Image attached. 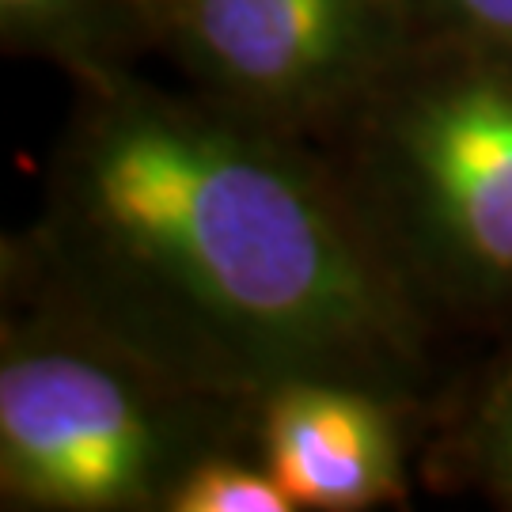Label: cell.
Returning a JSON list of instances; mask_svg holds the SVG:
<instances>
[{
  "mask_svg": "<svg viewBox=\"0 0 512 512\" xmlns=\"http://www.w3.org/2000/svg\"><path fill=\"white\" fill-rule=\"evenodd\" d=\"M23 243L122 342L239 410L293 384L418 414L444 395V323L319 141L194 88H76Z\"/></svg>",
  "mask_w": 512,
  "mask_h": 512,
  "instance_id": "obj_1",
  "label": "cell"
},
{
  "mask_svg": "<svg viewBox=\"0 0 512 512\" xmlns=\"http://www.w3.org/2000/svg\"><path fill=\"white\" fill-rule=\"evenodd\" d=\"M0 505L167 512L217 452L255 448V418L186 387L46 274L23 236L0 255Z\"/></svg>",
  "mask_w": 512,
  "mask_h": 512,
  "instance_id": "obj_2",
  "label": "cell"
},
{
  "mask_svg": "<svg viewBox=\"0 0 512 512\" xmlns=\"http://www.w3.org/2000/svg\"><path fill=\"white\" fill-rule=\"evenodd\" d=\"M315 141L444 327H509L512 50L414 38Z\"/></svg>",
  "mask_w": 512,
  "mask_h": 512,
  "instance_id": "obj_3",
  "label": "cell"
},
{
  "mask_svg": "<svg viewBox=\"0 0 512 512\" xmlns=\"http://www.w3.org/2000/svg\"><path fill=\"white\" fill-rule=\"evenodd\" d=\"M194 92L319 137L410 42L403 0H148Z\"/></svg>",
  "mask_w": 512,
  "mask_h": 512,
  "instance_id": "obj_4",
  "label": "cell"
},
{
  "mask_svg": "<svg viewBox=\"0 0 512 512\" xmlns=\"http://www.w3.org/2000/svg\"><path fill=\"white\" fill-rule=\"evenodd\" d=\"M418 410L353 384H293L258 406V459L296 512H361L410 501Z\"/></svg>",
  "mask_w": 512,
  "mask_h": 512,
  "instance_id": "obj_5",
  "label": "cell"
},
{
  "mask_svg": "<svg viewBox=\"0 0 512 512\" xmlns=\"http://www.w3.org/2000/svg\"><path fill=\"white\" fill-rule=\"evenodd\" d=\"M4 54L50 61L95 88L133 73V61L156 50L148 0H0Z\"/></svg>",
  "mask_w": 512,
  "mask_h": 512,
  "instance_id": "obj_6",
  "label": "cell"
},
{
  "mask_svg": "<svg viewBox=\"0 0 512 512\" xmlns=\"http://www.w3.org/2000/svg\"><path fill=\"white\" fill-rule=\"evenodd\" d=\"M425 478L512 509V349L433 403Z\"/></svg>",
  "mask_w": 512,
  "mask_h": 512,
  "instance_id": "obj_7",
  "label": "cell"
},
{
  "mask_svg": "<svg viewBox=\"0 0 512 512\" xmlns=\"http://www.w3.org/2000/svg\"><path fill=\"white\" fill-rule=\"evenodd\" d=\"M167 512H296L255 448H232L198 463L175 490Z\"/></svg>",
  "mask_w": 512,
  "mask_h": 512,
  "instance_id": "obj_8",
  "label": "cell"
},
{
  "mask_svg": "<svg viewBox=\"0 0 512 512\" xmlns=\"http://www.w3.org/2000/svg\"><path fill=\"white\" fill-rule=\"evenodd\" d=\"M410 42L459 38L512 50V0H403Z\"/></svg>",
  "mask_w": 512,
  "mask_h": 512,
  "instance_id": "obj_9",
  "label": "cell"
}]
</instances>
